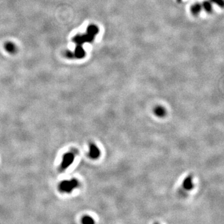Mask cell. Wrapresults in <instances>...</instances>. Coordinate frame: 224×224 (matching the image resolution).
<instances>
[{
	"label": "cell",
	"mask_w": 224,
	"mask_h": 224,
	"mask_svg": "<svg viewBox=\"0 0 224 224\" xmlns=\"http://www.w3.org/2000/svg\"><path fill=\"white\" fill-rule=\"evenodd\" d=\"M79 186V181L76 179L63 180L59 185V190L63 193H70Z\"/></svg>",
	"instance_id": "1"
},
{
	"label": "cell",
	"mask_w": 224,
	"mask_h": 224,
	"mask_svg": "<svg viewBox=\"0 0 224 224\" xmlns=\"http://www.w3.org/2000/svg\"><path fill=\"white\" fill-rule=\"evenodd\" d=\"M75 157H76V153L73 152H67L63 154L60 166L61 171L66 170L73 163Z\"/></svg>",
	"instance_id": "2"
},
{
	"label": "cell",
	"mask_w": 224,
	"mask_h": 224,
	"mask_svg": "<svg viewBox=\"0 0 224 224\" xmlns=\"http://www.w3.org/2000/svg\"><path fill=\"white\" fill-rule=\"evenodd\" d=\"M95 38V36H92L88 33L82 34H77L75 36L73 39L72 41L76 44L77 46H82L86 42H92Z\"/></svg>",
	"instance_id": "3"
},
{
	"label": "cell",
	"mask_w": 224,
	"mask_h": 224,
	"mask_svg": "<svg viewBox=\"0 0 224 224\" xmlns=\"http://www.w3.org/2000/svg\"><path fill=\"white\" fill-rule=\"evenodd\" d=\"M100 155V151L98 147L94 144H90V151L89 156L92 159H97Z\"/></svg>",
	"instance_id": "4"
},
{
	"label": "cell",
	"mask_w": 224,
	"mask_h": 224,
	"mask_svg": "<svg viewBox=\"0 0 224 224\" xmlns=\"http://www.w3.org/2000/svg\"><path fill=\"white\" fill-rule=\"evenodd\" d=\"M73 53L75 59H82L85 56V51L82 46H76Z\"/></svg>",
	"instance_id": "5"
},
{
	"label": "cell",
	"mask_w": 224,
	"mask_h": 224,
	"mask_svg": "<svg viewBox=\"0 0 224 224\" xmlns=\"http://www.w3.org/2000/svg\"><path fill=\"white\" fill-rule=\"evenodd\" d=\"M5 49L10 54H15L17 52L16 46L11 42H7L5 44Z\"/></svg>",
	"instance_id": "6"
},
{
	"label": "cell",
	"mask_w": 224,
	"mask_h": 224,
	"mask_svg": "<svg viewBox=\"0 0 224 224\" xmlns=\"http://www.w3.org/2000/svg\"><path fill=\"white\" fill-rule=\"evenodd\" d=\"M99 28L96 25L90 24L87 27V33H88V34H89L92 36H93L95 37V36L99 33Z\"/></svg>",
	"instance_id": "7"
},
{
	"label": "cell",
	"mask_w": 224,
	"mask_h": 224,
	"mask_svg": "<svg viewBox=\"0 0 224 224\" xmlns=\"http://www.w3.org/2000/svg\"><path fill=\"white\" fill-rule=\"evenodd\" d=\"M183 187L186 190H191L193 187V181H192V177L190 176L187 177L183 182Z\"/></svg>",
	"instance_id": "8"
},
{
	"label": "cell",
	"mask_w": 224,
	"mask_h": 224,
	"mask_svg": "<svg viewBox=\"0 0 224 224\" xmlns=\"http://www.w3.org/2000/svg\"><path fill=\"white\" fill-rule=\"evenodd\" d=\"M202 5H200L199 3H196V4L193 5V6H191V8H190V11H191L192 14H193V15L196 16V15H199L200 13L201 10H202Z\"/></svg>",
	"instance_id": "9"
},
{
	"label": "cell",
	"mask_w": 224,
	"mask_h": 224,
	"mask_svg": "<svg viewBox=\"0 0 224 224\" xmlns=\"http://www.w3.org/2000/svg\"><path fill=\"white\" fill-rule=\"evenodd\" d=\"M154 113L156 116H159V117H162L164 116L166 114V111L164 108H163L162 106H157L154 110Z\"/></svg>",
	"instance_id": "10"
},
{
	"label": "cell",
	"mask_w": 224,
	"mask_h": 224,
	"mask_svg": "<svg viewBox=\"0 0 224 224\" xmlns=\"http://www.w3.org/2000/svg\"><path fill=\"white\" fill-rule=\"evenodd\" d=\"M82 224H95V221L93 219L89 216H85L82 219Z\"/></svg>",
	"instance_id": "11"
},
{
	"label": "cell",
	"mask_w": 224,
	"mask_h": 224,
	"mask_svg": "<svg viewBox=\"0 0 224 224\" xmlns=\"http://www.w3.org/2000/svg\"><path fill=\"white\" fill-rule=\"evenodd\" d=\"M202 7L206 11H207V13H211L212 12V6L211 3L209 2L206 1V2H203V3H202Z\"/></svg>",
	"instance_id": "12"
},
{
	"label": "cell",
	"mask_w": 224,
	"mask_h": 224,
	"mask_svg": "<svg viewBox=\"0 0 224 224\" xmlns=\"http://www.w3.org/2000/svg\"><path fill=\"white\" fill-rule=\"evenodd\" d=\"M210 1L213 3L217 4L218 6H219L221 8L223 7V0H210Z\"/></svg>",
	"instance_id": "13"
},
{
	"label": "cell",
	"mask_w": 224,
	"mask_h": 224,
	"mask_svg": "<svg viewBox=\"0 0 224 224\" xmlns=\"http://www.w3.org/2000/svg\"><path fill=\"white\" fill-rule=\"evenodd\" d=\"M65 56H66V57H67L68 59H74V57H73V53L70 50H66V53H65Z\"/></svg>",
	"instance_id": "14"
},
{
	"label": "cell",
	"mask_w": 224,
	"mask_h": 224,
	"mask_svg": "<svg viewBox=\"0 0 224 224\" xmlns=\"http://www.w3.org/2000/svg\"><path fill=\"white\" fill-rule=\"evenodd\" d=\"M181 1H182V0H177V2H180Z\"/></svg>",
	"instance_id": "15"
},
{
	"label": "cell",
	"mask_w": 224,
	"mask_h": 224,
	"mask_svg": "<svg viewBox=\"0 0 224 224\" xmlns=\"http://www.w3.org/2000/svg\"><path fill=\"white\" fill-rule=\"evenodd\" d=\"M155 224H158V223H155Z\"/></svg>",
	"instance_id": "16"
}]
</instances>
